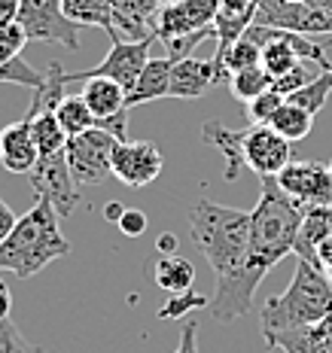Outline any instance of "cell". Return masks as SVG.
<instances>
[{
    "instance_id": "1",
    "label": "cell",
    "mask_w": 332,
    "mask_h": 353,
    "mask_svg": "<svg viewBox=\"0 0 332 353\" xmlns=\"http://www.w3.org/2000/svg\"><path fill=\"white\" fill-rule=\"evenodd\" d=\"M302 213H305V208L299 201H293L277 186L275 176H262L260 201L250 210V241L244 262L235 271H228V274L217 277V292L208 301V311L213 320L219 323L238 320L253 307L256 286L262 283V277L280 259H286L293 253V247H296Z\"/></svg>"
},
{
    "instance_id": "2",
    "label": "cell",
    "mask_w": 332,
    "mask_h": 353,
    "mask_svg": "<svg viewBox=\"0 0 332 353\" xmlns=\"http://www.w3.org/2000/svg\"><path fill=\"white\" fill-rule=\"evenodd\" d=\"M70 253V241L61 232V216L46 198H34V208L21 213L12 232L0 241V271L28 281L49 262Z\"/></svg>"
},
{
    "instance_id": "3",
    "label": "cell",
    "mask_w": 332,
    "mask_h": 353,
    "mask_svg": "<svg viewBox=\"0 0 332 353\" xmlns=\"http://www.w3.org/2000/svg\"><path fill=\"white\" fill-rule=\"evenodd\" d=\"M332 311V283L326 281L317 265L299 259L293 281L280 296H271L260 307V329L262 335L286 332V329L314 326L323 323Z\"/></svg>"
},
{
    "instance_id": "4",
    "label": "cell",
    "mask_w": 332,
    "mask_h": 353,
    "mask_svg": "<svg viewBox=\"0 0 332 353\" xmlns=\"http://www.w3.org/2000/svg\"><path fill=\"white\" fill-rule=\"evenodd\" d=\"M189 234L217 277L244 262L250 241V210L226 208L211 198H198L189 210Z\"/></svg>"
},
{
    "instance_id": "5",
    "label": "cell",
    "mask_w": 332,
    "mask_h": 353,
    "mask_svg": "<svg viewBox=\"0 0 332 353\" xmlns=\"http://www.w3.org/2000/svg\"><path fill=\"white\" fill-rule=\"evenodd\" d=\"M247 34L262 46V68L271 73V79L284 77V73L293 70L299 61H317L320 70L332 68L329 58H326V49H323L320 43H314L311 37H305V34L284 31V28L256 25V21H250Z\"/></svg>"
},
{
    "instance_id": "6",
    "label": "cell",
    "mask_w": 332,
    "mask_h": 353,
    "mask_svg": "<svg viewBox=\"0 0 332 353\" xmlns=\"http://www.w3.org/2000/svg\"><path fill=\"white\" fill-rule=\"evenodd\" d=\"M119 137L110 134L104 128H88L83 134L68 137L64 156H68L70 174L79 186H101L113 176V146Z\"/></svg>"
},
{
    "instance_id": "7",
    "label": "cell",
    "mask_w": 332,
    "mask_h": 353,
    "mask_svg": "<svg viewBox=\"0 0 332 353\" xmlns=\"http://www.w3.org/2000/svg\"><path fill=\"white\" fill-rule=\"evenodd\" d=\"M256 25L284 28L305 37L332 34V3L311 0H256Z\"/></svg>"
},
{
    "instance_id": "8",
    "label": "cell",
    "mask_w": 332,
    "mask_h": 353,
    "mask_svg": "<svg viewBox=\"0 0 332 353\" xmlns=\"http://www.w3.org/2000/svg\"><path fill=\"white\" fill-rule=\"evenodd\" d=\"M19 21L28 31V40L55 43V46H64L70 52L79 49V31L83 28L64 16L61 0H21Z\"/></svg>"
},
{
    "instance_id": "9",
    "label": "cell",
    "mask_w": 332,
    "mask_h": 353,
    "mask_svg": "<svg viewBox=\"0 0 332 353\" xmlns=\"http://www.w3.org/2000/svg\"><path fill=\"white\" fill-rule=\"evenodd\" d=\"M28 183H31V189H34V198H46L61 219L70 216V213L77 210V204L83 201L79 183L73 180L64 152L37 159V165L31 168V174H28Z\"/></svg>"
},
{
    "instance_id": "10",
    "label": "cell",
    "mask_w": 332,
    "mask_h": 353,
    "mask_svg": "<svg viewBox=\"0 0 332 353\" xmlns=\"http://www.w3.org/2000/svg\"><path fill=\"white\" fill-rule=\"evenodd\" d=\"M159 37H144V40H113L110 52L104 55V61L95 64L92 70H77L68 73V83H86L92 77H107L113 83H119L125 92L137 83L144 64L150 61V46Z\"/></svg>"
},
{
    "instance_id": "11",
    "label": "cell",
    "mask_w": 332,
    "mask_h": 353,
    "mask_svg": "<svg viewBox=\"0 0 332 353\" xmlns=\"http://www.w3.org/2000/svg\"><path fill=\"white\" fill-rule=\"evenodd\" d=\"M241 156L244 165L260 176H277L293 161V143L280 137L271 125L250 122L241 131Z\"/></svg>"
},
{
    "instance_id": "12",
    "label": "cell",
    "mask_w": 332,
    "mask_h": 353,
    "mask_svg": "<svg viewBox=\"0 0 332 353\" xmlns=\"http://www.w3.org/2000/svg\"><path fill=\"white\" fill-rule=\"evenodd\" d=\"M165 159L153 141H119L113 146V176L128 189H144L162 174Z\"/></svg>"
},
{
    "instance_id": "13",
    "label": "cell",
    "mask_w": 332,
    "mask_h": 353,
    "mask_svg": "<svg viewBox=\"0 0 332 353\" xmlns=\"http://www.w3.org/2000/svg\"><path fill=\"white\" fill-rule=\"evenodd\" d=\"M125 94L128 92L107 77L86 79L83 94H79L86 101V107L95 113V119H98V128L116 134L119 141H128L125 137V131H128V104H125Z\"/></svg>"
},
{
    "instance_id": "14",
    "label": "cell",
    "mask_w": 332,
    "mask_h": 353,
    "mask_svg": "<svg viewBox=\"0 0 332 353\" xmlns=\"http://www.w3.org/2000/svg\"><path fill=\"white\" fill-rule=\"evenodd\" d=\"M219 12V0H168L156 19V37L162 43L180 40L202 28H211Z\"/></svg>"
},
{
    "instance_id": "15",
    "label": "cell",
    "mask_w": 332,
    "mask_h": 353,
    "mask_svg": "<svg viewBox=\"0 0 332 353\" xmlns=\"http://www.w3.org/2000/svg\"><path fill=\"white\" fill-rule=\"evenodd\" d=\"M277 186L284 189L293 201L302 208H314V204H326L332 195V171L329 165L320 161H290L277 176Z\"/></svg>"
},
{
    "instance_id": "16",
    "label": "cell",
    "mask_w": 332,
    "mask_h": 353,
    "mask_svg": "<svg viewBox=\"0 0 332 353\" xmlns=\"http://www.w3.org/2000/svg\"><path fill=\"white\" fill-rule=\"evenodd\" d=\"M228 73L217 58H177L171 68V85H168V98H183V101H195L202 94H208L211 88H217L219 83H226Z\"/></svg>"
},
{
    "instance_id": "17",
    "label": "cell",
    "mask_w": 332,
    "mask_h": 353,
    "mask_svg": "<svg viewBox=\"0 0 332 353\" xmlns=\"http://www.w3.org/2000/svg\"><path fill=\"white\" fill-rule=\"evenodd\" d=\"M40 159V150L34 143L31 119L21 116L19 122H10L0 128V165L10 174H31V168Z\"/></svg>"
},
{
    "instance_id": "18",
    "label": "cell",
    "mask_w": 332,
    "mask_h": 353,
    "mask_svg": "<svg viewBox=\"0 0 332 353\" xmlns=\"http://www.w3.org/2000/svg\"><path fill=\"white\" fill-rule=\"evenodd\" d=\"M162 0H116V34L122 40L156 37Z\"/></svg>"
},
{
    "instance_id": "19",
    "label": "cell",
    "mask_w": 332,
    "mask_h": 353,
    "mask_svg": "<svg viewBox=\"0 0 332 353\" xmlns=\"http://www.w3.org/2000/svg\"><path fill=\"white\" fill-rule=\"evenodd\" d=\"M171 68H174V58L165 55V58H150L140 70L137 83L128 88L125 94V104L131 107H140V104H150V101H159V98H168V85H171Z\"/></svg>"
},
{
    "instance_id": "20",
    "label": "cell",
    "mask_w": 332,
    "mask_h": 353,
    "mask_svg": "<svg viewBox=\"0 0 332 353\" xmlns=\"http://www.w3.org/2000/svg\"><path fill=\"white\" fill-rule=\"evenodd\" d=\"M329 234H332V210L326 208V204L305 208L299 232H296V247H293V253H296L299 259L317 265V247H320L323 238H329Z\"/></svg>"
},
{
    "instance_id": "21",
    "label": "cell",
    "mask_w": 332,
    "mask_h": 353,
    "mask_svg": "<svg viewBox=\"0 0 332 353\" xmlns=\"http://www.w3.org/2000/svg\"><path fill=\"white\" fill-rule=\"evenodd\" d=\"M262 338L271 350H284V353H332V335L320 323L286 329V332H275V335H262Z\"/></svg>"
},
{
    "instance_id": "22",
    "label": "cell",
    "mask_w": 332,
    "mask_h": 353,
    "mask_svg": "<svg viewBox=\"0 0 332 353\" xmlns=\"http://www.w3.org/2000/svg\"><path fill=\"white\" fill-rule=\"evenodd\" d=\"M61 10L79 28H101L110 40H122L116 34V0H61Z\"/></svg>"
},
{
    "instance_id": "23",
    "label": "cell",
    "mask_w": 332,
    "mask_h": 353,
    "mask_svg": "<svg viewBox=\"0 0 332 353\" xmlns=\"http://www.w3.org/2000/svg\"><path fill=\"white\" fill-rule=\"evenodd\" d=\"M202 141L204 143H211V146H217L219 152H223V159H226V171L223 176L228 183H235L238 180V174L244 171V156H241V131H232V128H226L223 122H208L202 128Z\"/></svg>"
},
{
    "instance_id": "24",
    "label": "cell",
    "mask_w": 332,
    "mask_h": 353,
    "mask_svg": "<svg viewBox=\"0 0 332 353\" xmlns=\"http://www.w3.org/2000/svg\"><path fill=\"white\" fill-rule=\"evenodd\" d=\"M193 281H195V268L189 259L177 253H168V256H159L156 262V286L171 296H180V292H189L193 290Z\"/></svg>"
},
{
    "instance_id": "25",
    "label": "cell",
    "mask_w": 332,
    "mask_h": 353,
    "mask_svg": "<svg viewBox=\"0 0 332 353\" xmlns=\"http://www.w3.org/2000/svg\"><path fill=\"white\" fill-rule=\"evenodd\" d=\"M28 119H31L34 143H37V150H40V156H55V152H64V146H68V131L61 128L55 110H40V113L28 116Z\"/></svg>"
},
{
    "instance_id": "26",
    "label": "cell",
    "mask_w": 332,
    "mask_h": 353,
    "mask_svg": "<svg viewBox=\"0 0 332 353\" xmlns=\"http://www.w3.org/2000/svg\"><path fill=\"white\" fill-rule=\"evenodd\" d=\"M268 125L277 131L280 137H286L290 143H296V141H305V137L311 134V128H314V113H308L305 107L293 104V101H284V104L277 107V113L271 116Z\"/></svg>"
},
{
    "instance_id": "27",
    "label": "cell",
    "mask_w": 332,
    "mask_h": 353,
    "mask_svg": "<svg viewBox=\"0 0 332 353\" xmlns=\"http://www.w3.org/2000/svg\"><path fill=\"white\" fill-rule=\"evenodd\" d=\"M64 88H68V70L61 68V61H49L46 73H43V83L31 88L34 98L31 107H28V116L40 113V110H55L58 101L64 98Z\"/></svg>"
},
{
    "instance_id": "28",
    "label": "cell",
    "mask_w": 332,
    "mask_h": 353,
    "mask_svg": "<svg viewBox=\"0 0 332 353\" xmlns=\"http://www.w3.org/2000/svg\"><path fill=\"white\" fill-rule=\"evenodd\" d=\"M55 116L61 122V128L68 131V137L83 134L88 128H98V119H95V113L86 107V101L79 94H64L55 107Z\"/></svg>"
},
{
    "instance_id": "29",
    "label": "cell",
    "mask_w": 332,
    "mask_h": 353,
    "mask_svg": "<svg viewBox=\"0 0 332 353\" xmlns=\"http://www.w3.org/2000/svg\"><path fill=\"white\" fill-rule=\"evenodd\" d=\"M217 61L226 68L228 77H232V73H238V70H247V68H260V64H262V46L244 31L223 55L217 58Z\"/></svg>"
},
{
    "instance_id": "30",
    "label": "cell",
    "mask_w": 332,
    "mask_h": 353,
    "mask_svg": "<svg viewBox=\"0 0 332 353\" xmlns=\"http://www.w3.org/2000/svg\"><path fill=\"white\" fill-rule=\"evenodd\" d=\"M329 94H332V68L320 70V73H317V77L311 79V83H305L302 88H296L293 94H286V101H293V104L305 107L308 113L317 116L323 107H326Z\"/></svg>"
},
{
    "instance_id": "31",
    "label": "cell",
    "mask_w": 332,
    "mask_h": 353,
    "mask_svg": "<svg viewBox=\"0 0 332 353\" xmlns=\"http://www.w3.org/2000/svg\"><path fill=\"white\" fill-rule=\"evenodd\" d=\"M271 73L262 68H247V70H238V73H232V77L226 79V85H228V92L235 94V98L241 101V104H250V101L256 98V94H262L265 88H271Z\"/></svg>"
},
{
    "instance_id": "32",
    "label": "cell",
    "mask_w": 332,
    "mask_h": 353,
    "mask_svg": "<svg viewBox=\"0 0 332 353\" xmlns=\"http://www.w3.org/2000/svg\"><path fill=\"white\" fill-rule=\"evenodd\" d=\"M284 101H286V94H280L275 85L265 88L262 94H256V98L244 107V110H247V119L253 122V125H268V122H271V116L277 113V107L284 104Z\"/></svg>"
},
{
    "instance_id": "33",
    "label": "cell",
    "mask_w": 332,
    "mask_h": 353,
    "mask_svg": "<svg viewBox=\"0 0 332 353\" xmlns=\"http://www.w3.org/2000/svg\"><path fill=\"white\" fill-rule=\"evenodd\" d=\"M0 83H12V85H28L37 88L43 83V73H37L25 58H12V61H0Z\"/></svg>"
},
{
    "instance_id": "34",
    "label": "cell",
    "mask_w": 332,
    "mask_h": 353,
    "mask_svg": "<svg viewBox=\"0 0 332 353\" xmlns=\"http://www.w3.org/2000/svg\"><path fill=\"white\" fill-rule=\"evenodd\" d=\"M28 43L31 40H28V31L21 28L19 19L0 25V61H12V58H19Z\"/></svg>"
},
{
    "instance_id": "35",
    "label": "cell",
    "mask_w": 332,
    "mask_h": 353,
    "mask_svg": "<svg viewBox=\"0 0 332 353\" xmlns=\"http://www.w3.org/2000/svg\"><path fill=\"white\" fill-rule=\"evenodd\" d=\"M0 353H43V350L19 332L12 317H3L0 320Z\"/></svg>"
},
{
    "instance_id": "36",
    "label": "cell",
    "mask_w": 332,
    "mask_h": 353,
    "mask_svg": "<svg viewBox=\"0 0 332 353\" xmlns=\"http://www.w3.org/2000/svg\"><path fill=\"white\" fill-rule=\"evenodd\" d=\"M314 77H317V73H314L311 68H308V61H299L296 68H293V70H286L284 77H277L271 85H275L280 94H293V92H296V88H302L305 83H311Z\"/></svg>"
},
{
    "instance_id": "37",
    "label": "cell",
    "mask_w": 332,
    "mask_h": 353,
    "mask_svg": "<svg viewBox=\"0 0 332 353\" xmlns=\"http://www.w3.org/2000/svg\"><path fill=\"white\" fill-rule=\"evenodd\" d=\"M193 307H208V299L195 296V292L189 290V292H180V296H174L171 305H165L159 311V317L162 320H177V317H183L186 311H193Z\"/></svg>"
},
{
    "instance_id": "38",
    "label": "cell",
    "mask_w": 332,
    "mask_h": 353,
    "mask_svg": "<svg viewBox=\"0 0 332 353\" xmlns=\"http://www.w3.org/2000/svg\"><path fill=\"white\" fill-rule=\"evenodd\" d=\"M116 225H119V232L128 234V238H140V234L146 232V213L125 208V213L119 216V223H116Z\"/></svg>"
},
{
    "instance_id": "39",
    "label": "cell",
    "mask_w": 332,
    "mask_h": 353,
    "mask_svg": "<svg viewBox=\"0 0 332 353\" xmlns=\"http://www.w3.org/2000/svg\"><path fill=\"white\" fill-rule=\"evenodd\" d=\"M174 353H202L198 350V323L195 320H186L180 326V347Z\"/></svg>"
},
{
    "instance_id": "40",
    "label": "cell",
    "mask_w": 332,
    "mask_h": 353,
    "mask_svg": "<svg viewBox=\"0 0 332 353\" xmlns=\"http://www.w3.org/2000/svg\"><path fill=\"white\" fill-rule=\"evenodd\" d=\"M19 223V216H16V210L10 208V204L3 201V198H0V241L6 238V234L12 232V225Z\"/></svg>"
},
{
    "instance_id": "41",
    "label": "cell",
    "mask_w": 332,
    "mask_h": 353,
    "mask_svg": "<svg viewBox=\"0 0 332 353\" xmlns=\"http://www.w3.org/2000/svg\"><path fill=\"white\" fill-rule=\"evenodd\" d=\"M3 317H12V292H10V283L0 277V320Z\"/></svg>"
},
{
    "instance_id": "42",
    "label": "cell",
    "mask_w": 332,
    "mask_h": 353,
    "mask_svg": "<svg viewBox=\"0 0 332 353\" xmlns=\"http://www.w3.org/2000/svg\"><path fill=\"white\" fill-rule=\"evenodd\" d=\"M19 6H21V0H0V25L16 21L19 19Z\"/></svg>"
},
{
    "instance_id": "43",
    "label": "cell",
    "mask_w": 332,
    "mask_h": 353,
    "mask_svg": "<svg viewBox=\"0 0 332 353\" xmlns=\"http://www.w3.org/2000/svg\"><path fill=\"white\" fill-rule=\"evenodd\" d=\"M156 250H159L162 256H168V253H177V234H171V232L159 234V241H156Z\"/></svg>"
},
{
    "instance_id": "44",
    "label": "cell",
    "mask_w": 332,
    "mask_h": 353,
    "mask_svg": "<svg viewBox=\"0 0 332 353\" xmlns=\"http://www.w3.org/2000/svg\"><path fill=\"white\" fill-rule=\"evenodd\" d=\"M329 256H332V234H329V238H323V244L317 247V268H320V265L326 262Z\"/></svg>"
},
{
    "instance_id": "45",
    "label": "cell",
    "mask_w": 332,
    "mask_h": 353,
    "mask_svg": "<svg viewBox=\"0 0 332 353\" xmlns=\"http://www.w3.org/2000/svg\"><path fill=\"white\" fill-rule=\"evenodd\" d=\"M125 213V208H122V201H110L107 208H104V219H113V223H119V216Z\"/></svg>"
},
{
    "instance_id": "46",
    "label": "cell",
    "mask_w": 332,
    "mask_h": 353,
    "mask_svg": "<svg viewBox=\"0 0 332 353\" xmlns=\"http://www.w3.org/2000/svg\"><path fill=\"white\" fill-rule=\"evenodd\" d=\"M320 271H323V274H326V281L332 283V256H329V259H326V262H323V265H320Z\"/></svg>"
},
{
    "instance_id": "47",
    "label": "cell",
    "mask_w": 332,
    "mask_h": 353,
    "mask_svg": "<svg viewBox=\"0 0 332 353\" xmlns=\"http://www.w3.org/2000/svg\"><path fill=\"white\" fill-rule=\"evenodd\" d=\"M326 208H329V210H332V195H329V201H326Z\"/></svg>"
},
{
    "instance_id": "48",
    "label": "cell",
    "mask_w": 332,
    "mask_h": 353,
    "mask_svg": "<svg viewBox=\"0 0 332 353\" xmlns=\"http://www.w3.org/2000/svg\"><path fill=\"white\" fill-rule=\"evenodd\" d=\"M329 171H332V156H329Z\"/></svg>"
},
{
    "instance_id": "49",
    "label": "cell",
    "mask_w": 332,
    "mask_h": 353,
    "mask_svg": "<svg viewBox=\"0 0 332 353\" xmlns=\"http://www.w3.org/2000/svg\"><path fill=\"white\" fill-rule=\"evenodd\" d=\"M162 3H168V0H162Z\"/></svg>"
}]
</instances>
